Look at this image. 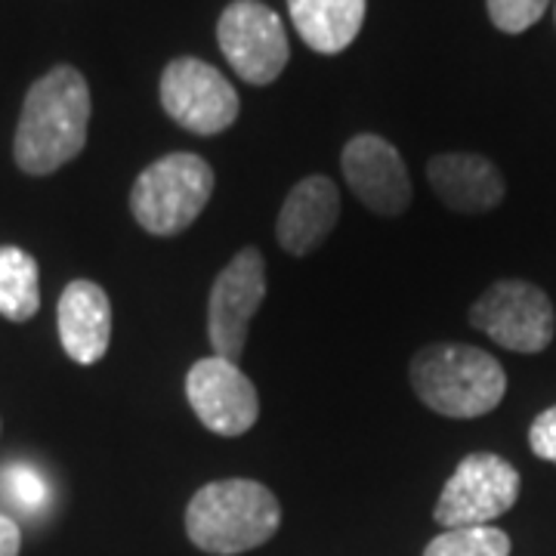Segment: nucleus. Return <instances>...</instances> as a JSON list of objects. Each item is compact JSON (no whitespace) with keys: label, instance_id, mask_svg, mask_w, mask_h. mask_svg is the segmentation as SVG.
Returning a JSON list of instances; mask_svg holds the SVG:
<instances>
[{"label":"nucleus","instance_id":"obj_1","mask_svg":"<svg viewBox=\"0 0 556 556\" xmlns=\"http://www.w3.org/2000/svg\"><path fill=\"white\" fill-rule=\"evenodd\" d=\"M90 87L72 65H56L31 84L13 139V159L25 174L47 177L84 152L90 127Z\"/></svg>","mask_w":556,"mask_h":556},{"label":"nucleus","instance_id":"obj_2","mask_svg":"<svg viewBox=\"0 0 556 556\" xmlns=\"http://www.w3.org/2000/svg\"><path fill=\"white\" fill-rule=\"evenodd\" d=\"M281 526L278 497L254 479H217L195 492L186 507V535L214 556L254 551Z\"/></svg>","mask_w":556,"mask_h":556},{"label":"nucleus","instance_id":"obj_3","mask_svg":"<svg viewBox=\"0 0 556 556\" xmlns=\"http://www.w3.org/2000/svg\"><path fill=\"white\" fill-rule=\"evenodd\" d=\"M417 399L442 417H482L507 393V375L492 353L467 343H430L408 368Z\"/></svg>","mask_w":556,"mask_h":556},{"label":"nucleus","instance_id":"obj_4","mask_svg":"<svg viewBox=\"0 0 556 556\" xmlns=\"http://www.w3.org/2000/svg\"><path fill=\"white\" fill-rule=\"evenodd\" d=\"M211 195V164L192 152H170L139 174L130 189V211L146 232L170 239L201 217Z\"/></svg>","mask_w":556,"mask_h":556},{"label":"nucleus","instance_id":"obj_5","mask_svg":"<svg viewBox=\"0 0 556 556\" xmlns=\"http://www.w3.org/2000/svg\"><path fill=\"white\" fill-rule=\"evenodd\" d=\"M470 325L510 353H541L554 340V303L535 285L504 278L473 303Z\"/></svg>","mask_w":556,"mask_h":556},{"label":"nucleus","instance_id":"obj_6","mask_svg":"<svg viewBox=\"0 0 556 556\" xmlns=\"http://www.w3.org/2000/svg\"><path fill=\"white\" fill-rule=\"evenodd\" d=\"M517 467L492 452H473L457 464L452 479L445 482L433 517L445 529L489 526L504 517L517 504Z\"/></svg>","mask_w":556,"mask_h":556},{"label":"nucleus","instance_id":"obj_7","mask_svg":"<svg viewBox=\"0 0 556 556\" xmlns=\"http://www.w3.org/2000/svg\"><path fill=\"white\" fill-rule=\"evenodd\" d=\"M217 40L232 72L257 87L273 84L291 53L278 13L260 0H232L219 16Z\"/></svg>","mask_w":556,"mask_h":556},{"label":"nucleus","instance_id":"obj_8","mask_svg":"<svg viewBox=\"0 0 556 556\" xmlns=\"http://www.w3.org/2000/svg\"><path fill=\"white\" fill-rule=\"evenodd\" d=\"M161 105L179 127L214 137L239 118V93L214 65L195 56L174 60L161 75Z\"/></svg>","mask_w":556,"mask_h":556},{"label":"nucleus","instance_id":"obj_9","mask_svg":"<svg viewBox=\"0 0 556 556\" xmlns=\"http://www.w3.org/2000/svg\"><path fill=\"white\" fill-rule=\"evenodd\" d=\"M266 298V260L257 248H244L223 269L211 288L207 334L214 356L239 362L248 346V328Z\"/></svg>","mask_w":556,"mask_h":556},{"label":"nucleus","instance_id":"obj_10","mask_svg":"<svg viewBox=\"0 0 556 556\" xmlns=\"http://www.w3.org/2000/svg\"><path fill=\"white\" fill-rule=\"evenodd\" d=\"M186 399L201 424L217 437H241L260 417L257 387L223 356L199 358L186 375Z\"/></svg>","mask_w":556,"mask_h":556},{"label":"nucleus","instance_id":"obj_11","mask_svg":"<svg viewBox=\"0 0 556 556\" xmlns=\"http://www.w3.org/2000/svg\"><path fill=\"white\" fill-rule=\"evenodd\" d=\"M346 186L368 211L380 217H399L412 204V177L393 142L378 134H358L340 155Z\"/></svg>","mask_w":556,"mask_h":556},{"label":"nucleus","instance_id":"obj_12","mask_svg":"<svg viewBox=\"0 0 556 556\" xmlns=\"http://www.w3.org/2000/svg\"><path fill=\"white\" fill-rule=\"evenodd\" d=\"M338 219L340 189L334 186V179L313 174V177L300 179L288 192V199L278 211L276 239L288 254L303 257L331 236Z\"/></svg>","mask_w":556,"mask_h":556},{"label":"nucleus","instance_id":"obj_13","mask_svg":"<svg viewBox=\"0 0 556 556\" xmlns=\"http://www.w3.org/2000/svg\"><path fill=\"white\" fill-rule=\"evenodd\" d=\"M62 350L78 365H97L112 343V303L97 281L75 278L60 298Z\"/></svg>","mask_w":556,"mask_h":556},{"label":"nucleus","instance_id":"obj_14","mask_svg":"<svg viewBox=\"0 0 556 556\" xmlns=\"http://www.w3.org/2000/svg\"><path fill=\"white\" fill-rule=\"evenodd\" d=\"M437 199L457 214H485L504 199V177L495 164L470 152H445L427 164Z\"/></svg>","mask_w":556,"mask_h":556},{"label":"nucleus","instance_id":"obj_15","mask_svg":"<svg viewBox=\"0 0 556 556\" xmlns=\"http://www.w3.org/2000/svg\"><path fill=\"white\" fill-rule=\"evenodd\" d=\"M368 0H288V13L303 43L316 53L346 50L365 22Z\"/></svg>","mask_w":556,"mask_h":556},{"label":"nucleus","instance_id":"obj_16","mask_svg":"<svg viewBox=\"0 0 556 556\" xmlns=\"http://www.w3.org/2000/svg\"><path fill=\"white\" fill-rule=\"evenodd\" d=\"M40 306V269L28 251L0 244V316L28 321Z\"/></svg>","mask_w":556,"mask_h":556},{"label":"nucleus","instance_id":"obj_17","mask_svg":"<svg viewBox=\"0 0 556 556\" xmlns=\"http://www.w3.org/2000/svg\"><path fill=\"white\" fill-rule=\"evenodd\" d=\"M424 556H510V538L495 526H460L433 538Z\"/></svg>","mask_w":556,"mask_h":556},{"label":"nucleus","instance_id":"obj_18","mask_svg":"<svg viewBox=\"0 0 556 556\" xmlns=\"http://www.w3.org/2000/svg\"><path fill=\"white\" fill-rule=\"evenodd\" d=\"M551 0H485L489 7V20L495 28L507 35H522L535 25Z\"/></svg>","mask_w":556,"mask_h":556},{"label":"nucleus","instance_id":"obj_19","mask_svg":"<svg viewBox=\"0 0 556 556\" xmlns=\"http://www.w3.org/2000/svg\"><path fill=\"white\" fill-rule=\"evenodd\" d=\"M7 492L10 497L20 504L22 510H40L43 504H47V482L40 477L38 470H31V467H10L7 470Z\"/></svg>","mask_w":556,"mask_h":556},{"label":"nucleus","instance_id":"obj_20","mask_svg":"<svg viewBox=\"0 0 556 556\" xmlns=\"http://www.w3.org/2000/svg\"><path fill=\"white\" fill-rule=\"evenodd\" d=\"M529 445H532V452L538 457L556 464V405L547 408V412H541L532 420V427H529Z\"/></svg>","mask_w":556,"mask_h":556},{"label":"nucleus","instance_id":"obj_21","mask_svg":"<svg viewBox=\"0 0 556 556\" xmlns=\"http://www.w3.org/2000/svg\"><path fill=\"white\" fill-rule=\"evenodd\" d=\"M22 551V532L20 526L10 517L0 514V556H20Z\"/></svg>","mask_w":556,"mask_h":556}]
</instances>
